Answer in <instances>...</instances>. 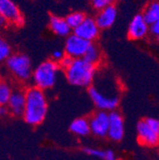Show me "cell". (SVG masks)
<instances>
[{"label": "cell", "mask_w": 159, "mask_h": 160, "mask_svg": "<svg viewBox=\"0 0 159 160\" xmlns=\"http://www.w3.org/2000/svg\"><path fill=\"white\" fill-rule=\"evenodd\" d=\"M101 56H102V53H101L100 49H99L95 44L91 43L82 58L88 63L97 66L101 61Z\"/></svg>", "instance_id": "ac0fdd59"}, {"label": "cell", "mask_w": 159, "mask_h": 160, "mask_svg": "<svg viewBox=\"0 0 159 160\" xmlns=\"http://www.w3.org/2000/svg\"><path fill=\"white\" fill-rule=\"evenodd\" d=\"M72 60H73V58H72L71 56H69L67 54H64V56L59 60L57 64H58L59 68L65 71L66 69H68L71 66V64L72 63Z\"/></svg>", "instance_id": "d4e9b609"}, {"label": "cell", "mask_w": 159, "mask_h": 160, "mask_svg": "<svg viewBox=\"0 0 159 160\" xmlns=\"http://www.w3.org/2000/svg\"><path fill=\"white\" fill-rule=\"evenodd\" d=\"M9 111L7 106H0V117L5 116L6 114H8Z\"/></svg>", "instance_id": "f1b7e54d"}, {"label": "cell", "mask_w": 159, "mask_h": 160, "mask_svg": "<svg viewBox=\"0 0 159 160\" xmlns=\"http://www.w3.org/2000/svg\"><path fill=\"white\" fill-rule=\"evenodd\" d=\"M145 122L151 130H152L154 132L159 134V121H158V119L153 118V117H148L145 119Z\"/></svg>", "instance_id": "cb8c5ba5"}, {"label": "cell", "mask_w": 159, "mask_h": 160, "mask_svg": "<svg viewBox=\"0 0 159 160\" xmlns=\"http://www.w3.org/2000/svg\"><path fill=\"white\" fill-rule=\"evenodd\" d=\"M70 131L78 136L88 135L91 132L89 119L84 118V117H79V118L74 119L70 125Z\"/></svg>", "instance_id": "e0dca14e"}, {"label": "cell", "mask_w": 159, "mask_h": 160, "mask_svg": "<svg viewBox=\"0 0 159 160\" xmlns=\"http://www.w3.org/2000/svg\"><path fill=\"white\" fill-rule=\"evenodd\" d=\"M73 33L92 43V41H94L98 37L100 33V29L96 25L93 17L86 16L82 23L73 29Z\"/></svg>", "instance_id": "ba28073f"}, {"label": "cell", "mask_w": 159, "mask_h": 160, "mask_svg": "<svg viewBox=\"0 0 159 160\" xmlns=\"http://www.w3.org/2000/svg\"><path fill=\"white\" fill-rule=\"evenodd\" d=\"M104 160H116L115 154L112 150H107L105 151V155L103 157Z\"/></svg>", "instance_id": "83f0119b"}, {"label": "cell", "mask_w": 159, "mask_h": 160, "mask_svg": "<svg viewBox=\"0 0 159 160\" xmlns=\"http://www.w3.org/2000/svg\"><path fill=\"white\" fill-rule=\"evenodd\" d=\"M64 54H65V52L62 51V50H59V49H57V50H54L53 52H52V57H53V61H55V62H58L59 60H60L63 56H64Z\"/></svg>", "instance_id": "4316f807"}, {"label": "cell", "mask_w": 159, "mask_h": 160, "mask_svg": "<svg viewBox=\"0 0 159 160\" xmlns=\"http://www.w3.org/2000/svg\"><path fill=\"white\" fill-rule=\"evenodd\" d=\"M114 1L115 0H92V5L95 10L100 11L110 5H113Z\"/></svg>", "instance_id": "7402d4cb"}, {"label": "cell", "mask_w": 159, "mask_h": 160, "mask_svg": "<svg viewBox=\"0 0 159 160\" xmlns=\"http://www.w3.org/2000/svg\"><path fill=\"white\" fill-rule=\"evenodd\" d=\"M8 21L7 20L2 16V15H0V28H4L8 25Z\"/></svg>", "instance_id": "f546056e"}, {"label": "cell", "mask_w": 159, "mask_h": 160, "mask_svg": "<svg viewBox=\"0 0 159 160\" xmlns=\"http://www.w3.org/2000/svg\"><path fill=\"white\" fill-rule=\"evenodd\" d=\"M0 15H2L8 23L16 27L24 24V17L12 0H0Z\"/></svg>", "instance_id": "52a82bcc"}, {"label": "cell", "mask_w": 159, "mask_h": 160, "mask_svg": "<svg viewBox=\"0 0 159 160\" xmlns=\"http://www.w3.org/2000/svg\"><path fill=\"white\" fill-rule=\"evenodd\" d=\"M149 35V24L145 21L142 13L135 14L129 24L128 36L132 40H141Z\"/></svg>", "instance_id": "30bf717a"}, {"label": "cell", "mask_w": 159, "mask_h": 160, "mask_svg": "<svg viewBox=\"0 0 159 160\" xmlns=\"http://www.w3.org/2000/svg\"><path fill=\"white\" fill-rule=\"evenodd\" d=\"M124 119L116 111L109 113V128L107 136L113 141H120L124 136Z\"/></svg>", "instance_id": "8fae6325"}, {"label": "cell", "mask_w": 159, "mask_h": 160, "mask_svg": "<svg viewBox=\"0 0 159 160\" xmlns=\"http://www.w3.org/2000/svg\"><path fill=\"white\" fill-rule=\"evenodd\" d=\"M91 42L75 35L74 33H70L66 40L64 46L65 54L71 56L72 58H82Z\"/></svg>", "instance_id": "8992f818"}, {"label": "cell", "mask_w": 159, "mask_h": 160, "mask_svg": "<svg viewBox=\"0 0 159 160\" xmlns=\"http://www.w3.org/2000/svg\"><path fill=\"white\" fill-rule=\"evenodd\" d=\"M149 34H151L152 37H155L156 39H158V37H159V21L149 25Z\"/></svg>", "instance_id": "484cf974"}, {"label": "cell", "mask_w": 159, "mask_h": 160, "mask_svg": "<svg viewBox=\"0 0 159 160\" xmlns=\"http://www.w3.org/2000/svg\"><path fill=\"white\" fill-rule=\"evenodd\" d=\"M49 27L54 34L61 37H67L72 32V29L67 24L65 18L58 15L50 16Z\"/></svg>", "instance_id": "9a60e30c"}, {"label": "cell", "mask_w": 159, "mask_h": 160, "mask_svg": "<svg viewBox=\"0 0 159 160\" xmlns=\"http://www.w3.org/2000/svg\"><path fill=\"white\" fill-rule=\"evenodd\" d=\"M90 131L95 136L105 137L109 128V112L105 111H98L89 119Z\"/></svg>", "instance_id": "9c48e42d"}, {"label": "cell", "mask_w": 159, "mask_h": 160, "mask_svg": "<svg viewBox=\"0 0 159 160\" xmlns=\"http://www.w3.org/2000/svg\"><path fill=\"white\" fill-rule=\"evenodd\" d=\"M5 62L7 69L16 79L28 81L32 78V61L25 53H12Z\"/></svg>", "instance_id": "277c9868"}, {"label": "cell", "mask_w": 159, "mask_h": 160, "mask_svg": "<svg viewBox=\"0 0 159 160\" xmlns=\"http://www.w3.org/2000/svg\"><path fill=\"white\" fill-rule=\"evenodd\" d=\"M12 54V48L9 42L3 37H0V62L6 61Z\"/></svg>", "instance_id": "44dd1931"}, {"label": "cell", "mask_w": 159, "mask_h": 160, "mask_svg": "<svg viewBox=\"0 0 159 160\" xmlns=\"http://www.w3.org/2000/svg\"><path fill=\"white\" fill-rule=\"evenodd\" d=\"M138 142L143 146L155 147L159 141V134L154 132L146 124L145 120H141L137 123L136 126Z\"/></svg>", "instance_id": "7c38bea8"}, {"label": "cell", "mask_w": 159, "mask_h": 160, "mask_svg": "<svg viewBox=\"0 0 159 160\" xmlns=\"http://www.w3.org/2000/svg\"><path fill=\"white\" fill-rule=\"evenodd\" d=\"M12 90L11 85L0 79V106H6Z\"/></svg>", "instance_id": "ffe728a7"}, {"label": "cell", "mask_w": 159, "mask_h": 160, "mask_svg": "<svg viewBox=\"0 0 159 160\" xmlns=\"http://www.w3.org/2000/svg\"><path fill=\"white\" fill-rule=\"evenodd\" d=\"M117 9L114 5H110L100 11H98L94 20L100 30H107L111 28L116 20Z\"/></svg>", "instance_id": "4fadbf2b"}, {"label": "cell", "mask_w": 159, "mask_h": 160, "mask_svg": "<svg viewBox=\"0 0 159 160\" xmlns=\"http://www.w3.org/2000/svg\"><path fill=\"white\" fill-rule=\"evenodd\" d=\"M57 62L53 60H46L39 64L32 73L34 87L46 91L54 87L60 72Z\"/></svg>", "instance_id": "3957f363"}, {"label": "cell", "mask_w": 159, "mask_h": 160, "mask_svg": "<svg viewBox=\"0 0 159 160\" xmlns=\"http://www.w3.org/2000/svg\"><path fill=\"white\" fill-rule=\"evenodd\" d=\"M6 106L12 115L22 116L25 108V92L20 90L12 91Z\"/></svg>", "instance_id": "5bb4252c"}, {"label": "cell", "mask_w": 159, "mask_h": 160, "mask_svg": "<svg viewBox=\"0 0 159 160\" xmlns=\"http://www.w3.org/2000/svg\"><path fill=\"white\" fill-rule=\"evenodd\" d=\"M142 16L149 25L159 21V2L157 0H152L147 4Z\"/></svg>", "instance_id": "2e32d148"}, {"label": "cell", "mask_w": 159, "mask_h": 160, "mask_svg": "<svg viewBox=\"0 0 159 160\" xmlns=\"http://www.w3.org/2000/svg\"><path fill=\"white\" fill-rule=\"evenodd\" d=\"M48 112V100L44 91L30 87L25 91V108L23 117L32 126L40 125Z\"/></svg>", "instance_id": "6da1fadb"}, {"label": "cell", "mask_w": 159, "mask_h": 160, "mask_svg": "<svg viewBox=\"0 0 159 160\" xmlns=\"http://www.w3.org/2000/svg\"><path fill=\"white\" fill-rule=\"evenodd\" d=\"M87 15H85L84 12H72L71 13H69L66 17H65V20L67 24L69 25V27L73 30L75 29L77 26H79L82 21L85 19Z\"/></svg>", "instance_id": "d6986e66"}, {"label": "cell", "mask_w": 159, "mask_h": 160, "mask_svg": "<svg viewBox=\"0 0 159 160\" xmlns=\"http://www.w3.org/2000/svg\"><path fill=\"white\" fill-rule=\"evenodd\" d=\"M88 92L94 105L99 111H113L119 104V97L116 95H108L103 93L95 86L91 85L88 87Z\"/></svg>", "instance_id": "5b68a950"}, {"label": "cell", "mask_w": 159, "mask_h": 160, "mask_svg": "<svg viewBox=\"0 0 159 160\" xmlns=\"http://www.w3.org/2000/svg\"><path fill=\"white\" fill-rule=\"evenodd\" d=\"M83 152L86 154H89V155H92V156H95V157H98V158H103L104 155H105V151L99 150V149H96V148L86 147V148H83Z\"/></svg>", "instance_id": "603a6c76"}, {"label": "cell", "mask_w": 159, "mask_h": 160, "mask_svg": "<svg viewBox=\"0 0 159 160\" xmlns=\"http://www.w3.org/2000/svg\"><path fill=\"white\" fill-rule=\"evenodd\" d=\"M96 66L88 63L83 58H75L71 66L65 70L68 82L76 87H90L95 76Z\"/></svg>", "instance_id": "7a4b0ae2"}]
</instances>
